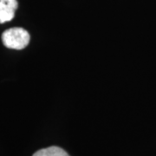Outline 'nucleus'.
I'll return each instance as SVG.
<instances>
[{"mask_svg":"<svg viewBox=\"0 0 156 156\" xmlns=\"http://www.w3.org/2000/svg\"><path fill=\"white\" fill-rule=\"evenodd\" d=\"M5 47L13 50H23L30 43V34L23 28H11L2 34Z\"/></svg>","mask_w":156,"mask_h":156,"instance_id":"nucleus-1","label":"nucleus"},{"mask_svg":"<svg viewBox=\"0 0 156 156\" xmlns=\"http://www.w3.org/2000/svg\"><path fill=\"white\" fill-rule=\"evenodd\" d=\"M17 6V0H0V23L12 20Z\"/></svg>","mask_w":156,"mask_h":156,"instance_id":"nucleus-2","label":"nucleus"},{"mask_svg":"<svg viewBox=\"0 0 156 156\" xmlns=\"http://www.w3.org/2000/svg\"><path fill=\"white\" fill-rule=\"evenodd\" d=\"M33 156H69L66 151L58 147H50L37 151Z\"/></svg>","mask_w":156,"mask_h":156,"instance_id":"nucleus-3","label":"nucleus"}]
</instances>
